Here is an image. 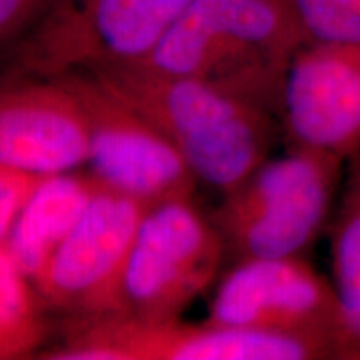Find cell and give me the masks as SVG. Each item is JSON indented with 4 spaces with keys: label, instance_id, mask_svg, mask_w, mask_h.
I'll use <instances>...</instances> for the list:
<instances>
[{
    "label": "cell",
    "instance_id": "1",
    "mask_svg": "<svg viewBox=\"0 0 360 360\" xmlns=\"http://www.w3.org/2000/svg\"><path fill=\"white\" fill-rule=\"evenodd\" d=\"M90 74L147 117L177 148L195 179L222 195L242 186L267 160L276 110L255 98L207 80L162 75L135 65Z\"/></svg>",
    "mask_w": 360,
    "mask_h": 360
},
{
    "label": "cell",
    "instance_id": "2",
    "mask_svg": "<svg viewBox=\"0 0 360 360\" xmlns=\"http://www.w3.org/2000/svg\"><path fill=\"white\" fill-rule=\"evenodd\" d=\"M304 44L285 0H192L134 65L224 85L281 114L283 77Z\"/></svg>",
    "mask_w": 360,
    "mask_h": 360
},
{
    "label": "cell",
    "instance_id": "3",
    "mask_svg": "<svg viewBox=\"0 0 360 360\" xmlns=\"http://www.w3.org/2000/svg\"><path fill=\"white\" fill-rule=\"evenodd\" d=\"M342 165L339 157L300 147L265 160L224 195L214 224L225 247L238 260L302 255L327 222Z\"/></svg>",
    "mask_w": 360,
    "mask_h": 360
},
{
    "label": "cell",
    "instance_id": "4",
    "mask_svg": "<svg viewBox=\"0 0 360 360\" xmlns=\"http://www.w3.org/2000/svg\"><path fill=\"white\" fill-rule=\"evenodd\" d=\"M192 0H52L17 64L39 79L142 62Z\"/></svg>",
    "mask_w": 360,
    "mask_h": 360
},
{
    "label": "cell",
    "instance_id": "5",
    "mask_svg": "<svg viewBox=\"0 0 360 360\" xmlns=\"http://www.w3.org/2000/svg\"><path fill=\"white\" fill-rule=\"evenodd\" d=\"M225 250L217 225L191 199L150 205L130 247L114 315L174 321L215 281Z\"/></svg>",
    "mask_w": 360,
    "mask_h": 360
},
{
    "label": "cell",
    "instance_id": "6",
    "mask_svg": "<svg viewBox=\"0 0 360 360\" xmlns=\"http://www.w3.org/2000/svg\"><path fill=\"white\" fill-rule=\"evenodd\" d=\"M51 360H337L334 349L304 337L179 319L147 322L122 315L77 319Z\"/></svg>",
    "mask_w": 360,
    "mask_h": 360
},
{
    "label": "cell",
    "instance_id": "7",
    "mask_svg": "<svg viewBox=\"0 0 360 360\" xmlns=\"http://www.w3.org/2000/svg\"><path fill=\"white\" fill-rule=\"evenodd\" d=\"M205 322L304 337L334 349L340 360H360L334 283L302 255L238 260L220 282Z\"/></svg>",
    "mask_w": 360,
    "mask_h": 360
},
{
    "label": "cell",
    "instance_id": "8",
    "mask_svg": "<svg viewBox=\"0 0 360 360\" xmlns=\"http://www.w3.org/2000/svg\"><path fill=\"white\" fill-rule=\"evenodd\" d=\"M56 79L82 105L89 127V162L98 182L148 205L191 199L195 175L147 117L90 72Z\"/></svg>",
    "mask_w": 360,
    "mask_h": 360
},
{
    "label": "cell",
    "instance_id": "9",
    "mask_svg": "<svg viewBox=\"0 0 360 360\" xmlns=\"http://www.w3.org/2000/svg\"><path fill=\"white\" fill-rule=\"evenodd\" d=\"M148 207L98 182L82 215L32 281L45 302L77 319L117 314L125 262Z\"/></svg>",
    "mask_w": 360,
    "mask_h": 360
},
{
    "label": "cell",
    "instance_id": "10",
    "mask_svg": "<svg viewBox=\"0 0 360 360\" xmlns=\"http://www.w3.org/2000/svg\"><path fill=\"white\" fill-rule=\"evenodd\" d=\"M281 117L292 147L352 160L360 152V45L304 44L283 77Z\"/></svg>",
    "mask_w": 360,
    "mask_h": 360
},
{
    "label": "cell",
    "instance_id": "11",
    "mask_svg": "<svg viewBox=\"0 0 360 360\" xmlns=\"http://www.w3.org/2000/svg\"><path fill=\"white\" fill-rule=\"evenodd\" d=\"M89 162V127L60 79L0 85V164L37 175Z\"/></svg>",
    "mask_w": 360,
    "mask_h": 360
},
{
    "label": "cell",
    "instance_id": "12",
    "mask_svg": "<svg viewBox=\"0 0 360 360\" xmlns=\"http://www.w3.org/2000/svg\"><path fill=\"white\" fill-rule=\"evenodd\" d=\"M98 187L70 172L44 177L13 224L4 249L30 282L72 231Z\"/></svg>",
    "mask_w": 360,
    "mask_h": 360
},
{
    "label": "cell",
    "instance_id": "13",
    "mask_svg": "<svg viewBox=\"0 0 360 360\" xmlns=\"http://www.w3.org/2000/svg\"><path fill=\"white\" fill-rule=\"evenodd\" d=\"M330 255L342 319L360 349V180L352 174L334 219Z\"/></svg>",
    "mask_w": 360,
    "mask_h": 360
},
{
    "label": "cell",
    "instance_id": "14",
    "mask_svg": "<svg viewBox=\"0 0 360 360\" xmlns=\"http://www.w3.org/2000/svg\"><path fill=\"white\" fill-rule=\"evenodd\" d=\"M29 282L0 247V360L27 357L42 342V317Z\"/></svg>",
    "mask_w": 360,
    "mask_h": 360
},
{
    "label": "cell",
    "instance_id": "15",
    "mask_svg": "<svg viewBox=\"0 0 360 360\" xmlns=\"http://www.w3.org/2000/svg\"><path fill=\"white\" fill-rule=\"evenodd\" d=\"M305 42L360 45V0H285Z\"/></svg>",
    "mask_w": 360,
    "mask_h": 360
},
{
    "label": "cell",
    "instance_id": "16",
    "mask_svg": "<svg viewBox=\"0 0 360 360\" xmlns=\"http://www.w3.org/2000/svg\"><path fill=\"white\" fill-rule=\"evenodd\" d=\"M44 177L0 164V247H6L13 224Z\"/></svg>",
    "mask_w": 360,
    "mask_h": 360
},
{
    "label": "cell",
    "instance_id": "17",
    "mask_svg": "<svg viewBox=\"0 0 360 360\" xmlns=\"http://www.w3.org/2000/svg\"><path fill=\"white\" fill-rule=\"evenodd\" d=\"M45 0H0V40L20 29Z\"/></svg>",
    "mask_w": 360,
    "mask_h": 360
},
{
    "label": "cell",
    "instance_id": "18",
    "mask_svg": "<svg viewBox=\"0 0 360 360\" xmlns=\"http://www.w3.org/2000/svg\"><path fill=\"white\" fill-rule=\"evenodd\" d=\"M350 162H352V169H350V174L355 175V177L360 180V152Z\"/></svg>",
    "mask_w": 360,
    "mask_h": 360
}]
</instances>
